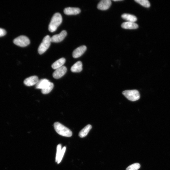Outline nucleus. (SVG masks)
Masks as SVG:
<instances>
[{
  "label": "nucleus",
  "mask_w": 170,
  "mask_h": 170,
  "mask_svg": "<svg viewBox=\"0 0 170 170\" xmlns=\"http://www.w3.org/2000/svg\"><path fill=\"white\" fill-rule=\"evenodd\" d=\"M50 82L46 79L40 80L36 85V88L37 89H43L46 88L50 84Z\"/></svg>",
  "instance_id": "f8f14e48"
},
{
  "label": "nucleus",
  "mask_w": 170,
  "mask_h": 170,
  "mask_svg": "<svg viewBox=\"0 0 170 170\" xmlns=\"http://www.w3.org/2000/svg\"><path fill=\"white\" fill-rule=\"evenodd\" d=\"M67 33L65 30H63L58 34L55 35L51 38V42L59 43L63 40L67 36Z\"/></svg>",
  "instance_id": "423d86ee"
},
{
  "label": "nucleus",
  "mask_w": 170,
  "mask_h": 170,
  "mask_svg": "<svg viewBox=\"0 0 170 170\" xmlns=\"http://www.w3.org/2000/svg\"><path fill=\"white\" fill-rule=\"evenodd\" d=\"M61 149V144H59L57 145V152L56 155V157H55V162H57L58 160L59 156L60 154Z\"/></svg>",
  "instance_id": "4be33fe9"
},
{
  "label": "nucleus",
  "mask_w": 170,
  "mask_h": 170,
  "mask_svg": "<svg viewBox=\"0 0 170 170\" xmlns=\"http://www.w3.org/2000/svg\"><path fill=\"white\" fill-rule=\"evenodd\" d=\"M92 126L91 125L88 124L80 132L79 136L81 138H84L88 134L89 131L91 129Z\"/></svg>",
  "instance_id": "f3484780"
},
{
  "label": "nucleus",
  "mask_w": 170,
  "mask_h": 170,
  "mask_svg": "<svg viewBox=\"0 0 170 170\" xmlns=\"http://www.w3.org/2000/svg\"><path fill=\"white\" fill-rule=\"evenodd\" d=\"M122 94L128 100L131 101H136L140 98V93L137 90H126L123 91Z\"/></svg>",
  "instance_id": "7ed1b4c3"
},
{
  "label": "nucleus",
  "mask_w": 170,
  "mask_h": 170,
  "mask_svg": "<svg viewBox=\"0 0 170 170\" xmlns=\"http://www.w3.org/2000/svg\"><path fill=\"white\" fill-rule=\"evenodd\" d=\"M121 17L124 20L127 21V22H135L137 20V17L130 14L125 13L121 15Z\"/></svg>",
  "instance_id": "dca6fc26"
},
{
  "label": "nucleus",
  "mask_w": 170,
  "mask_h": 170,
  "mask_svg": "<svg viewBox=\"0 0 170 170\" xmlns=\"http://www.w3.org/2000/svg\"><path fill=\"white\" fill-rule=\"evenodd\" d=\"M39 81V78L37 76H33L26 78L24 81V83L27 86H32L36 85Z\"/></svg>",
  "instance_id": "6e6552de"
},
{
  "label": "nucleus",
  "mask_w": 170,
  "mask_h": 170,
  "mask_svg": "<svg viewBox=\"0 0 170 170\" xmlns=\"http://www.w3.org/2000/svg\"><path fill=\"white\" fill-rule=\"evenodd\" d=\"M54 126L55 131L61 136L66 137H70L72 136V131L60 123L55 122Z\"/></svg>",
  "instance_id": "f03ea898"
},
{
  "label": "nucleus",
  "mask_w": 170,
  "mask_h": 170,
  "mask_svg": "<svg viewBox=\"0 0 170 170\" xmlns=\"http://www.w3.org/2000/svg\"><path fill=\"white\" fill-rule=\"evenodd\" d=\"M82 62L81 61H78L72 66L71 70L73 72H80L82 70Z\"/></svg>",
  "instance_id": "4468645a"
},
{
  "label": "nucleus",
  "mask_w": 170,
  "mask_h": 170,
  "mask_svg": "<svg viewBox=\"0 0 170 170\" xmlns=\"http://www.w3.org/2000/svg\"><path fill=\"white\" fill-rule=\"evenodd\" d=\"M6 33V31L4 29L0 28V37L4 36Z\"/></svg>",
  "instance_id": "5701e85b"
},
{
  "label": "nucleus",
  "mask_w": 170,
  "mask_h": 170,
  "mask_svg": "<svg viewBox=\"0 0 170 170\" xmlns=\"http://www.w3.org/2000/svg\"><path fill=\"white\" fill-rule=\"evenodd\" d=\"M111 5L110 0H102L98 3L97 8L100 10H108Z\"/></svg>",
  "instance_id": "1a4fd4ad"
},
{
  "label": "nucleus",
  "mask_w": 170,
  "mask_h": 170,
  "mask_svg": "<svg viewBox=\"0 0 170 170\" xmlns=\"http://www.w3.org/2000/svg\"><path fill=\"white\" fill-rule=\"evenodd\" d=\"M122 28L125 29H134L138 27V24L134 22H124L121 24Z\"/></svg>",
  "instance_id": "ddd939ff"
},
{
  "label": "nucleus",
  "mask_w": 170,
  "mask_h": 170,
  "mask_svg": "<svg viewBox=\"0 0 170 170\" xmlns=\"http://www.w3.org/2000/svg\"><path fill=\"white\" fill-rule=\"evenodd\" d=\"M140 167L141 165L139 163H136L128 166L126 170H138L140 169Z\"/></svg>",
  "instance_id": "aec40b11"
},
{
  "label": "nucleus",
  "mask_w": 170,
  "mask_h": 170,
  "mask_svg": "<svg viewBox=\"0 0 170 170\" xmlns=\"http://www.w3.org/2000/svg\"><path fill=\"white\" fill-rule=\"evenodd\" d=\"M66 147H64L62 149L61 153L59 156L58 160L57 162L58 164H60L62 160V158H63L64 155L65 154L66 150Z\"/></svg>",
  "instance_id": "412c9836"
},
{
  "label": "nucleus",
  "mask_w": 170,
  "mask_h": 170,
  "mask_svg": "<svg viewBox=\"0 0 170 170\" xmlns=\"http://www.w3.org/2000/svg\"><path fill=\"white\" fill-rule=\"evenodd\" d=\"M51 42V37L49 36H45L38 48L39 54L41 55L44 53L50 47Z\"/></svg>",
  "instance_id": "20e7f679"
},
{
  "label": "nucleus",
  "mask_w": 170,
  "mask_h": 170,
  "mask_svg": "<svg viewBox=\"0 0 170 170\" xmlns=\"http://www.w3.org/2000/svg\"><path fill=\"white\" fill-rule=\"evenodd\" d=\"M62 20V17L61 14L59 13H55L51 19L48 26V30L51 32H55L61 25Z\"/></svg>",
  "instance_id": "f257e3e1"
},
{
  "label": "nucleus",
  "mask_w": 170,
  "mask_h": 170,
  "mask_svg": "<svg viewBox=\"0 0 170 170\" xmlns=\"http://www.w3.org/2000/svg\"><path fill=\"white\" fill-rule=\"evenodd\" d=\"M66 60L64 58H62L59 59L58 60L55 61L52 64V68L54 69H57L62 66L65 63Z\"/></svg>",
  "instance_id": "2eb2a0df"
},
{
  "label": "nucleus",
  "mask_w": 170,
  "mask_h": 170,
  "mask_svg": "<svg viewBox=\"0 0 170 170\" xmlns=\"http://www.w3.org/2000/svg\"><path fill=\"white\" fill-rule=\"evenodd\" d=\"M54 85L53 83L51 82L46 88L41 90V92L44 94H47L50 93L53 89Z\"/></svg>",
  "instance_id": "a211bd4d"
},
{
  "label": "nucleus",
  "mask_w": 170,
  "mask_h": 170,
  "mask_svg": "<svg viewBox=\"0 0 170 170\" xmlns=\"http://www.w3.org/2000/svg\"><path fill=\"white\" fill-rule=\"evenodd\" d=\"M134 1L145 8H148L150 6V3L147 0H135Z\"/></svg>",
  "instance_id": "6ab92c4d"
},
{
  "label": "nucleus",
  "mask_w": 170,
  "mask_h": 170,
  "mask_svg": "<svg viewBox=\"0 0 170 170\" xmlns=\"http://www.w3.org/2000/svg\"><path fill=\"white\" fill-rule=\"evenodd\" d=\"M13 43L16 46L24 47L27 46L30 43L29 38L26 36H22L16 38L14 40Z\"/></svg>",
  "instance_id": "39448f33"
},
{
  "label": "nucleus",
  "mask_w": 170,
  "mask_h": 170,
  "mask_svg": "<svg viewBox=\"0 0 170 170\" xmlns=\"http://www.w3.org/2000/svg\"><path fill=\"white\" fill-rule=\"evenodd\" d=\"M122 0H113V1L115 2L122 1Z\"/></svg>",
  "instance_id": "b1692460"
},
{
  "label": "nucleus",
  "mask_w": 170,
  "mask_h": 170,
  "mask_svg": "<svg viewBox=\"0 0 170 170\" xmlns=\"http://www.w3.org/2000/svg\"><path fill=\"white\" fill-rule=\"evenodd\" d=\"M87 50L85 46H80L75 50L72 53V57L74 58H78L84 54Z\"/></svg>",
  "instance_id": "9d476101"
},
{
  "label": "nucleus",
  "mask_w": 170,
  "mask_h": 170,
  "mask_svg": "<svg viewBox=\"0 0 170 170\" xmlns=\"http://www.w3.org/2000/svg\"><path fill=\"white\" fill-rule=\"evenodd\" d=\"M67 72V68L65 66L58 68L53 72V76L54 78L58 79L63 77Z\"/></svg>",
  "instance_id": "0eeeda50"
},
{
  "label": "nucleus",
  "mask_w": 170,
  "mask_h": 170,
  "mask_svg": "<svg viewBox=\"0 0 170 170\" xmlns=\"http://www.w3.org/2000/svg\"><path fill=\"white\" fill-rule=\"evenodd\" d=\"M64 12L67 15H76L81 13V10L78 8L69 7L64 9Z\"/></svg>",
  "instance_id": "9b49d317"
}]
</instances>
